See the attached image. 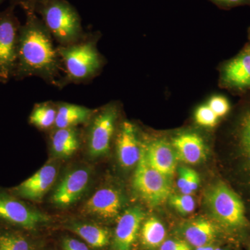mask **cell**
<instances>
[{"label":"cell","instance_id":"obj_35","mask_svg":"<svg viewBox=\"0 0 250 250\" xmlns=\"http://www.w3.org/2000/svg\"><path fill=\"white\" fill-rule=\"evenodd\" d=\"M6 1H11V0H0V6H1V5Z\"/></svg>","mask_w":250,"mask_h":250},{"label":"cell","instance_id":"obj_30","mask_svg":"<svg viewBox=\"0 0 250 250\" xmlns=\"http://www.w3.org/2000/svg\"><path fill=\"white\" fill-rule=\"evenodd\" d=\"M159 250H191V247L187 242L170 239L164 241Z\"/></svg>","mask_w":250,"mask_h":250},{"label":"cell","instance_id":"obj_2","mask_svg":"<svg viewBox=\"0 0 250 250\" xmlns=\"http://www.w3.org/2000/svg\"><path fill=\"white\" fill-rule=\"evenodd\" d=\"M98 40L95 34H85L75 43L57 46L63 69L61 88L68 83L88 82L100 73L104 61L97 47Z\"/></svg>","mask_w":250,"mask_h":250},{"label":"cell","instance_id":"obj_23","mask_svg":"<svg viewBox=\"0 0 250 250\" xmlns=\"http://www.w3.org/2000/svg\"><path fill=\"white\" fill-rule=\"evenodd\" d=\"M166 230L160 220L156 218L147 219L141 228V239L147 248H158L165 241Z\"/></svg>","mask_w":250,"mask_h":250},{"label":"cell","instance_id":"obj_22","mask_svg":"<svg viewBox=\"0 0 250 250\" xmlns=\"http://www.w3.org/2000/svg\"><path fill=\"white\" fill-rule=\"evenodd\" d=\"M57 106L52 102L36 104L29 117V123L41 129L54 127L57 118Z\"/></svg>","mask_w":250,"mask_h":250},{"label":"cell","instance_id":"obj_11","mask_svg":"<svg viewBox=\"0 0 250 250\" xmlns=\"http://www.w3.org/2000/svg\"><path fill=\"white\" fill-rule=\"evenodd\" d=\"M123 202V195L118 189L103 187L94 192L85 202L82 212L97 220H110L120 214Z\"/></svg>","mask_w":250,"mask_h":250},{"label":"cell","instance_id":"obj_9","mask_svg":"<svg viewBox=\"0 0 250 250\" xmlns=\"http://www.w3.org/2000/svg\"><path fill=\"white\" fill-rule=\"evenodd\" d=\"M91 180L88 167L72 169L62 177L52 195V203L59 208H67L80 201L88 190Z\"/></svg>","mask_w":250,"mask_h":250},{"label":"cell","instance_id":"obj_12","mask_svg":"<svg viewBox=\"0 0 250 250\" xmlns=\"http://www.w3.org/2000/svg\"><path fill=\"white\" fill-rule=\"evenodd\" d=\"M144 218V212L140 207H132L125 210L117 223L113 236V250H131Z\"/></svg>","mask_w":250,"mask_h":250},{"label":"cell","instance_id":"obj_5","mask_svg":"<svg viewBox=\"0 0 250 250\" xmlns=\"http://www.w3.org/2000/svg\"><path fill=\"white\" fill-rule=\"evenodd\" d=\"M51 221L49 215L0 187V226L34 233Z\"/></svg>","mask_w":250,"mask_h":250},{"label":"cell","instance_id":"obj_32","mask_svg":"<svg viewBox=\"0 0 250 250\" xmlns=\"http://www.w3.org/2000/svg\"><path fill=\"white\" fill-rule=\"evenodd\" d=\"M217 4L225 6H234L243 4H246L249 0H212Z\"/></svg>","mask_w":250,"mask_h":250},{"label":"cell","instance_id":"obj_13","mask_svg":"<svg viewBox=\"0 0 250 250\" xmlns=\"http://www.w3.org/2000/svg\"><path fill=\"white\" fill-rule=\"evenodd\" d=\"M141 148L134 124L127 121L123 122L117 139V155L122 167L131 168L137 165Z\"/></svg>","mask_w":250,"mask_h":250},{"label":"cell","instance_id":"obj_19","mask_svg":"<svg viewBox=\"0 0 250 250\" xmlns=\"http://www.w3.org/2000/svg\"><path fill=\"white\" fill-rule=\"evenodd\" d=\"M57 113L54 128L77 127L78 125L88 123L95 110L81 105L66 103L57 104Z\"/></svg>","mask_w":250,"mask_h":250},{"label":"cell","instance_id":"obj_24","mask_svg":"<svg viewBox=\"0 0 250 250\" xmlns=\"http://www.w3.org/2000/svg\"><path fill=\"white\" fill-rule=\"evenodd\" d=\"M177 187L182 194L191 195L196 191L200 185V176L196 171L188 167H181L179 170Z\"/></svg>","mask_w":250,"mask_h":250},{"label":"cell","instance_id":"obj_37","mask_svg":"<svg viewBox=\"0 0 250 250\" xmlns=\"http://www.w3.org/2000/svg\"><path fill=\"white\" fill-rule=\"evenodd\" d=\"M248 51H249V52H250V49H249V50H248Z\"/></svg>","mask_w":250,"mask_h":250},{"label":"cell","instance_id":"obj_1","mask_svg":"<svg viewBox=\"0 0 250 250\" xmlns=\"http://www.w3.org/2000/svg\"><path fill=\"white\" fill-rule=\"evenodd\" d=\"M25 15V22L20 27L14 78L39 77L61 88L63 69L53 37L35 11H27Z\"/></svg>","mask_w":250,"mask_h":250},{"label":"cell","instance_id":"obj_28","mask_svg":"<svg viewBox=\"0 0 250 250\" xmlns=\"http://www.w3.org/2000/svg\"><path fill=\"white\" fill-rule=\"evenodd\" d=\"M208 106L218 118L225 116L230 110V105L228 99L220 95L212 97L208 101Z\"/></svg>","mask_w":250,"mask_h":250},{"label":"cell","instance_id":"obj_17","mask_svg":"<svg viewBox=\"0 0 250 250\" xmlns=\"http://www.w3.org/2000/svg\"><path fill=\"white\" fill-rule=\"evenodd\" d=\"M50 145L52 152L56 157H70L80 148V131L77 127L54 128L50 136Z\"/></svg>","mask_w":250,"mask_h":250},{"label":"cell","instance_id":"obj_14","mask_svg":"<svg viewBox=\"0 0 250 250\" xmlns=\"http://www.w3.org/2000/svg\"><path fill=\"white\" fill-rule=\"evenodd\" d=\"M143 147L148 164L170 179L175 172L178 159L172 146L163 140H156Z\"/></svg>","mask_w":250,"mask_h":250},{"label":"cell","instance_id":"obj_8","mask_svg":"<svg viewBox=\"0 0 250 250\" xmlns=\"http://www.w3.org/2000/svg\"><path fill=\"white\" fill-rule=\"evenodd\" d=\"M118 111L116 105L108 104L94 111L88 123L86 142L88 154L93 158L106 155L110 149Z\"/></svg>","mask_w":250,"mask_h":250},{"label":"cell","instance_id":"obj_25","mask_svg":"<svg viewBox=\"0 0 250 250\" xmlns=\"http://www.w3.org/2000/svg\"><path fill=\"white\" fill-rule=\"evenodd\" d=\"M239 147L246 170L250 177V111L246 113L241 121Z\"/></svg>","mask_w":250,"mask_h":250},{"label":"cell","instance_id":"obj_31","mask_svg":"<svg viewBox=\"0 0 250 250\" xmlns=\"http://www.w3.org/2000/svg\"><path fill=\"white\" fill-rule=\"evenodd\" d=\"M40 0H11L10 4L21 6L25 13L27 11H34L36 4Z\"/></svg>","mask_w":250,"mask_h":250},{"label":"cell","instance_id":"obj_6","mask_svg":"<svg viewBox=\"0 0 250 250\" xmlns=\"http://www.w3.org/2000/svg\"><path fill=\"white\" fill-rule=\"evenodd\" d=\"M133 187L143 201L151 207L163 205L171 195L170 178L148 164L143 146L141 158L135 171Z\"/></svg>","mask_w":250,"mask_h":250},{"label":"cell","instance_id":"obj_3","mask_svg":"<svg viewBox=\"0 0 250 250\" xmlns=\"http://www.w3.org/2000/svg\"><path fill=\"white\" fill-rule=\"evenodd\" d=\"M34 11L59 45L75 43L85 36L78 11L67 0H40Z\"/></svg>","mask_w":250,"mask_h":250},{"label":"cell","instance_id":"obj_29","mask_svg":"<svg viewBox=\"0 0 250 250\" xmlns=\"http://www.w3.org/2000/svg\"><path fill=\"white\" fill-rule=\"evenodd\" d=\"M62 250H90L84 242L70 236H65L62 240Z\"/></svg>","mask_w":250,"mask_h":250},{"label":"cell","instance_id":"obj_16","mask_svg":"<svg viewBox=\"0 0 250 250\" xmlns=\"http://www.w3.org/2000/svg\"><path fill=\"white\" fill-rule=\"evenodd\" d=\"M65 229L75 233L93 249H103L109 244V231L97 224L71 222L65 225Z\"/></svg>","mask_w":250,"mask_h":250},{"label":"cell","instance_id":"obj_15","mask_svg":"<svg viewBox=\"0 0 250 250\" xmlns=\"http://www.w3.org/2000/svg\"><path fill=\"white\" fill-rule=\"evenodd\" d=\"M177 159L186 164H196L205 158V143L194 133H185L174 138L172 143Z\"/></svg>","mask_w":250,"mask_h":250},{"label":"cell","instance_id":"obj_34","mask_svg":"<svg viewBox=\"0 0 250 250\" xmlns=\"http://www.w3.org/2000/svg\"><path fill=\"white\" fill-rule=\"evenodd\" d=\"M213 250H229L225 249V248H215V249Z\"/></svg>","mask_w":250,"mask_h":250},{"label":"cell","instance_id":"obj_33","mask_svg":"<svg viewBox=\"0 0 250 250\" xmlns=\"http://www.w3.org/2000/svg\"><path fill=\"white\" fill-rule=\"evenodd\" d=\"M215 249L214 247L211 246H205L202 247H199L196 248L195 250H213Z\"/></svg>","mask_w":250,"mask_h":250},{"label":"cell","instance_id":"obj_7","mask_svg":"<svg viewBox=\"0 0 250 250\" xmlns=\"http://www.w3.org/2000/svg\"><path fill=\"white\" fill-rule=\"evenodd\" d=\"M14 5L0 11V83L14 78L18 59V39L21 24Z\"/></svg>","mask_w":250,"mask_h":250},{"label":"cell","instance_id":"obj_10","mask_svg":"<svg viewBox=\"0 0 250 250\" xmlns=\"http://www.w3.org/2000/svg\"><path fill=\"white\" fill-rule=\"evenodd\" d=\"M58 173V166L48 163L31 177L16 187L9 188V190L22 200L40 202L53 187Z\"/></svg>","mask_w":250,"mask_h":250},{"label":"cell","instance_id":"obj_18","mask_svg":"<svg viewBox=\"0 0 250 250\" xmlns=\"http://www.w3.org/2000/svg\"><path fill=\"white\" fill-rule=\"evenodd\" d=\"M223 81L233 88L250 87V52L241 54L227 64L223 70Z\"/></svg>","mask_w":250,"mask_h":250},{"label":"cell","instance_id":"obj_27","mask_svg":"<svg viewBox=\"0 0 250 250\" xmlns=\"http://www.w3.org/2000/svg\"><path fill=\"white\" fill-rule=\"evenodd\" d=\"M218 117L207 105H202L197 108L195 119L197 124L206 127H213L217 125Z\"/></svg>","mask_w":250,"mask_h":250},{"label":"cell","instance_id":"obj_20","mask_svg":"<svg viewBox=\"0 0 250 250\" xmlns=\"http://www.w3.org/2000/svg\"><path fill=\"white\" fill-rule=\"evenodd\" d=\"M0 250H37L32 233L0 226Z\"/></svg>","mask_w":250,"mask_h":250},{"label":"cell","instance_id":"obj_4","mask_svg":"<svg viewBox=\"0 0 250 250\" xmlns=\"http://www.w3.org/2000/svg\"><path fill=\"white\" fill-rule=\"evenodd\" d=\"M205 200L213 218L227 231L239 236L250 231L244 204L226 184L220 182L212 186L206 192Z\"/></svg>","mask_w":250,"mask_h":250},{"label":"cell","instance_id":"obj_36","mask_svg":"<svg viewBox=\"0 0 250 250\" xmlns=\"http://www.w3.org/2000/svg\"><path fill=\"white\" fill-rule=\"evenodd\" d=\"M249 250H250V246H249Z\"/></svg>","mask_w":250,"mask_h":250},{"label":"cell","instance_id":"obj_26","mask_svg":"<svg viewBox=\"0 0 250 250\" xmlns=\"http://www.w3.org/2000/svg\"><path fill=\"white\" fill-rule=\"evenodd\" d=\"M169 201L173 208L183 215L191 213L195 208V200L190 195H171Z\"/></svg>","mask_w":250,"mask_h":250},{"label":"cell","instance_id":"obj_21","mask_svg":"<svg viewBox=\"0 0 250 250\" xmlns=\"http://www.w3.org/2000/svg\"><path fill=\"white\" fill-rule=\"evenodd\" d=\"M183 235L187 243L199 248L208 246L214 241L217 231L213 224L204 219L194 220L188 223L183 228Z\"/></svg>","mask_w":250,"mask_h":250}]
</instances>
